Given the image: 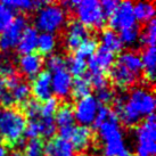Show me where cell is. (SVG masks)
Listing matches in <instances>:
<instances>
[{
	"label": "cell",
	"instance_id": "obj_5",
	"mask_svg": "<svg viewBox=\"0 0 156 156\" xmlns=\"http://www.w3.org/2000/svg\"><path fill=\"white\" fill-rule=\"evenodd\" d=\"M74 12L78 16V21L86 27L101 29L104 27L106 18L100 8V2L97 0H82L76 1Z\"/></svg>",
	"mask_w": 156,
	"mask_h": 156
},
{
	"label": "cell",
	"instance_id": "obj_19",
	"mask_svg": "<svg viewBox=\"0 0 156 156\" xmlns=\"http://www.w3.org/2000/svg\"><path fill=\"white\" fill-rule=\"evenodd\" d=\"M141 64L145 76L147 81L153 83L155 81V66H156V51L155 47H147L143 52Z\"/></svg>",
	"mask_w": 156,
	"mask_h": 156
},
{
	"label": "cell",
	"instance_id": "obj_21",
	"mask_svg": "<svg viewBox=\"0 0 156 156\" xmlns=\"http://www.w3.org/2000/svg\"><path fill=\"white\" fill-rule=\"evenodd\" d=\"M155 5L149 1H139L133 4V14L136 21L144 23L151 22L155 16Z\"/></svg>",
	"mask_w": 156,
	"mask_h": 156
},
{
	"label": "cell",
	"instance_id": "obj_37",
	"mask_svg": "<svg viewBox=\"0 0 156 156\" xmlns=\"http://www.w3.org/2000/svg\"><path fill=\"white\" fill-rule=\"evenodd\" d=\"M40 126H41V136H44V138H52L56 134V124L54 121V117L42 119L40 121Z\"/></svg>",
	"mask_w": 156,
	"mask_h": 156
},
{
	"label": "cell",
	"instance_id": "obj_27",
	"mask_svg": "<svg viewBox=\"0 0 156 156\" xmlns=\"http://www.w3.org/2000/svg\"><path fill=\"white\" fill-rule=\"evenodd\" d=\"M98 48V44H97V40L88 38L87 40H84L82 44L79 46V48L75 50V57H79L81 59L89 58L96 52Z\"/></svg>",
	"mask_w": 156,
	"mask_h": 156
},
{
	"label": "cell",
	"instance_id": "obj_24",
	"mask_svg": "<svg viewBox=\"0 0 156 156\" xmlns=\"http://www.w3.org/2000/svg\"><path fill=\"white\" fill-rule=\"evenodd\" d=\"M90 92L91 84L89 81V76H81V78H76L75 80H73L72 91H71L73 97L78 99H82L84 97L90 96Z\"/></svg>",
	"mask_w": 156,
	"mask_h": 156
},
{
	"label": "cell",
	"instance_id": "obj_29",
	"mask_svg": "<svg viewBox=\"0 0 156 156\" xmlns=\"http://www.w3.org/2000/svg\"><path fill=\"white\" fill-rule=\"evenodd\" d=\"M139 37H140V31H139L138 25L120 31V34H119L122 44H126V46L134 44L139 40Z\"/></svg>",
	"mask_w": 156,
	"mask_h": 156
},
{
	"label": "cell",
	"instance_id": "obj_31",
	"mask_svg": "<svg viewBox=\"0 0 156 156\" xmlns=\"http://www.w3.org/2000/svg\"><path fill=\"white\" fill-rule=\"evenodd\" d=\"M44 143L39 138L30 139L24 146V155L23 156H44Z\"/></svg>",
	"mask_w": 156,
	"mask_h": 156
},
{
	"label": "cell",
	"instance_id": "obj_9",
	"mask_svg": "<svg viewBox=\"0 0 156 156\" xmlns=\"http://www.w3.org/2000/svg\"><path fill=\"white\" fill-rule=\"evenodd\" d=\"M115 62V55L103 47L97 48L96 52L88 58L87 67L91 74H104L113 67Z\"/></svg>",
	"mask_w": 156,
	"mask_h": 156
},
{
	"label": "cell",
	"instance_id": "obj_28",
	"mask_svg": "<svg viewBox=\"0 0 156 156\" xmlns=\"http://www.w3.org/2000/svg\"><path fill=\"white\" fill-rule=\"evenodd\" d=\"M155 39H156V22L155 20H152L151 22L146 23V27H145L144 32L139 37V40L145 46L155 47Z\"/></svg>",
	"mask_w": 156,
	"mask_h": 156
},
{
	"label": "cell",
	"instance_id": "obj_1",
	"mask_svg": "<svg viewBox=\"0 0 156 156\" xmlns=\"http://www.w3.org/2000/svg\"><path fill=\"white\" fill-rule=\"evenodd\" d=\"M155 97L153 92L145 88H134L128 96V100L117 113L119 120L126 126L138 124L141 117L154 114Z\"/></svg>",
	"mask_w": 156,
	"mask_h": 156
},
{
	"label": "cell",
	"instance_id": "obj_43",
	"mask_svg": "<svg viewBox=\"0 0 156 156\" xmlns=\"http://www.w3.org/2000/svg\"><path fill=\"white\" fill-rule=\"evenodd\" d=\"M113 98H114V95H113V91H111L109 89H103V90H99L97 92V97L96 99L98 100V103L100 105H105L113 101Z\"/></svg>",
	"mask_w": 156,
	"mask_h": 156
},
{
	"label": "cell",
	"instance_id": "obj_20",
	"mask_svg": "<svg viewBox=\"0 0 156 156\" xmlns=\"http://www.w3.org/2000/svg\"><path fill=\"white\" fill-rule=\"evenodd\" d=\"M100 47L105 48L109 50L111 52L115 54V52H120L123 49V44H122L121 40L119 38L115 31L111 30V29H106L101 32L100 34Z\"/></svg>",
	"mask_w": 156,
	"mask_h": 156
},
{
	"label": "cell",
	"instance_id": "obj_15",
	"mask_svg": "<svg viewBox=\"0 0 156 156\" xmlns=\"http://www.w3.org/2000/svg\"><path fill=\"white\" fill-rule=\"evenodd\" d=\"M91 139H92V131L89 126H74L69 141L75 151L82 152L84 149H87L88 146L90 145Z\"/></svg>",
	"mask_w": 156,
	"mask_h": 156
},
{
	"label": "cell",
	"instance_id": "obj_40",
	"mask_svg": "<svg viewBox=\"0 0 156 156\" xmlns=\"http://www.w3.org/2000/svg\"><path fill=\"white\" fill-rule=\"evenodd\" d=\"M89 81H90L91 87L98 91L107 89L108 87V80L105 76V74H91L89 76Z\"/></svg>",
	"mask_w": 156,
	"mask_h": 156
},
{
	"label": "cell",
	"instance_id": "obj_32",
	"mask_svg": "<svg viewBox=\"0 0 156 156\" xmlns=\"http://www.w3.org/2000/svg\"><path fill=\"white\" fill-rule=\"evenodd\" d=\"M23 112L30 120H37V117L41 114V105L38 100L27 99L22 104Z\"/></svg>",
	"mask_w": 156,
	"mask_h": 156
},
{
	"label": "cell",
	"instance_id": "obj_2",
	"mask_svg": "<svg viewBox=\"0 0 156 156\" xmlns=\"http://www.w3.org/2000/svg\"><path fill=\"white\" fill-rule=\"evenodd\" d=\"M26 119L13 108H0V138L9 145H18L22 140Z\"/></svg>",
	"mask_w": 156,
	"mask_h": 156
},
{
	"label": "cell",
	"instance_id": "obj_10",
	"mask_svg": "<svg viewBox=\"0 0 156 156\" xmlns=\"http://www.w3.org/2000/svg\"><path fill=\"white\" fill-rule=\"evenodd\" d=\"M31 92L38 101H46L51 98V73L48 71H41L31 84Z\"/></svg>",
	"mask_w": 156,
	"mask_h": 156
},
{
	"label": "cell",
	"instance_id": "obj_14",
	"mask_svg": "<svg viewBox=\"0 0 156 156\" xmlns=\"http://www.w3.org/2000/svg\"><path fill=\"white\" fill-rule=\"evenodd\" d=\"M18 64L21 72L24 75L29 78H35L41 72V69L44 66V59L41 55L32 52L27 55H22L18 61Z\"/></svg>",
	"mask_w": 156,
	"mask_h": 156
},
{
	"label": "cell",
	"instance_id": "obj_11",
	"mask_svg": "<svg viewBox=\"0 0 156 156\" xmlns=\"http://www.w3.org/2000/svg\"><path fill=\"white\" fill-rule=\"evenodd\" d=\"M72 84H73V78L66 69L51 75V91L52 94L56 95V97L59 98L69 97L72 91Z\"/></svg>",
	"mask_w": 156,
	"mask_h": 156
},
{
	"label": "cell",
	"instance_id": "obj_30",
	"mask_svg": "<svg viewBox=\"0 0 156 156\" xmlns=\"http://www.w3.org/2000/svg\"><path fill=\"white\" fill-rule=\"evenodd\" d=\"M15 18V12L8 6L0 1V34L13 23Z\"/></svg>",
	"mask_w": 156,
	"mask_h": 156
},
{
	"label": "cell",
	"instance_id": "obj_41",
	"mask_svg": "<svg viewBox=\"0 0 156 156\" xmlns=\"http://www.w3.org/2000/svg\"><path fill=\"white\" fill-rule=\"evenodd\" d=\"M109 113H111V109L105 106V105H100L98 111H97V114H96L95 121H94V126L96 128H98L99 126H101L104 122L107 121V119L109 116Z\"/></svg>",
	"mask_w": 156,
	"mask_h": 156
},
{
	"label": "cell",
	"instance_id": "obj_8",
	"mask_svg": "<svg viewBox=\"0 0 156 156\" xmlns=\"http://www.w3.org/2000/svg\"><path fill=\"white\" fill-rule=\"evenodd\" d=\"M100 104L95 96H88L82 99H79L73 108L74 120L78 121L81 126H89L94 124L97 111Z\"/></svg>",
	"mask_w": 156,
	"mask_h": 156
},
{
	"label": "cell",
	"instance_id": "obj_23",
	"mask_svg": "<svg viewBox=\"0 0 156 156\" xmlns=\"http://www.w3.org/2000/svg\"><path fill=\"white\" fill-rule=\"evenodd\" d=\"M6 6L15 10H22V12H30L35 8H41L47 2L44 1H38V0H6L2 1Z\"/></svg>",
	"mask_w": 156,
	"mask_h": 156
},
{
	"label": "cell",
	"instance_id": "obj_36",
	"mask_svg": "<svg viewBox=\"0 0 156 156\" xmlns=\"http://www.w3.org/2000/svg\"><path fill=\"white\" fill-rule=\"evenodd\" d=\"M15 104L12 92L5 87L4 79L0 78V105L2 108H10Z\"/></svg>",
	"mask_w": 156,
	"mask_h": 156
},
{
	"label": "cell",
	"instance_id": "obj_45",
	"mask_svg": "<svg viewBox=\"0 0 156 156\" xmlns=\"http://www.w3.org/2000/svg\"><path fill=\"white\" fill-rule=\"evenodd\" d=\"M0 74L2 75V79H7L10 78V76H14V75H17L15 67L10 64H6V65L1 66L0 67Z\"/></svg>",
	"mask_w": 156,
	"mask_h": 156
},
{
	"label": "cell",
	"instance_id": "obj_42",
	"mask_svg": "<svg viewBox=\"0 0 156 156\" xmlns=\"http://www.w3.org/2000/svg\"><path fill=\"white\" fill-rule=\"evenodd\" d=\"M117 2L116 0H104V1H101L100 2V8H101V12L104 14V16H108L111 17L113 15V13L115 12V9H116Z\"/></svg>",
	"mask_w": 156,
	"mask_h": 156
},
{
	"label": "cell",
	"instance_id": "obj_6",
	"mask_svg": "<svg viewBox=\"0 0 156 156\" xmlns=\"http://www.w3.org/2000/svg\"><path fill=\"white\" fill-rule=\"evenodd\" d=\"M109 29L113 31H122L137 25L133 14V4L131 1H121L117 5L115 12L108 20Z\"/></svg>",
	"mask_w": 156,
	"mask_h": 156
},
{
	"label": "cell",
	"instance_id": "obj_34",
	"mask_svg": "<svg viewBox=\"0 0 156 156\" xmlns=\"http://www.w3.org/2000/svg\"><path fill=\"white\" fill-rule=\"evenodd\" d=\"M10 92L13 95L15 103H21V104H23L24 101H26V100L29 99V96L31 94V88L27 83L21 81Z\"/></svg>",
	"mask_w": 156,
	"mask_h": 156
},
{
	"label": "cell",
	"instance_id": "obj_18",
	"mask_svg": "<svg viewBox=\"0 0 156 156\" xmlns=\"http://www.w3.org/2000/svg\"><path fill=\"white\" fill-rule=\"evenodd\" d=\"M117 64L124 66L126 69H129L131 73L139 76L140 72L143 71V64H141V57L138 52L126 51L122 52L117 58Z\"/></svg>",
	"mask_w": 156,
	"mask_h": 156
},
{
	"label": "cell",
	"instance_id": "obj_3",
	"mask_svg": "<svg viewBox=\"0 0 156 156\" xmlns=\"http://www.w3.org/2000/svg\"><path fill=\"white\" fill-rule=\"evenodd\" d=\"M66 18V12L62 6L56 4H47L41 7L35 15V29L42 31V33L54 34L65 25Z\"/></svg>",
	"mask_w": 156,
	"mask_h": 156
},
{
	"label": "cell",
	"instance_id": "obj_7",
	"mask_svg": "<svg viewBox=\"0 0 156 156\" xmlns=\"http://www.w3.org/2000/svg\"><path fill=\"white\" fill-rule=\"evenodd\" d=\"M26 27H27V20L25 16L20 15L14 18L13 23L0 34V50L8 51L10 49L17 47L18 41Z\"/></svg>",
	"mask_w": 156,
	"mask_h": 156
},
{
	"label": "cell",
	"instance_id": "obj_26",
	"mask_svg": "<svg viewBox=\"0 0 156 156\" xmlns=\"http://www.w3.org/2000/svg\"><path fill=\"white\" fill-rule=\"evenodd\" d=\"M66 66H67V72H69L72 78H81L86 74L87 71V62L84 59H81L79 57H69V59H66Z\"/></svg>",
	"mask_w": 156,
	"mask_h": 156
},
{
	"label": "cell",
	"instance_id": "obj_39",
	"mask_svg": "<svg viewBox=\"0 0 156 156\" xmlns=\"http://www.w3.org/2000/svg\"><path fill=\"white\" fill-rule=\"evenodd\" d=\"M24 136L29 139H37L41 134V126H40V121L38 120H31L29 123H26L25 130H24Z\"/></svg>",
	"mask_w": 156,
	"mask_h": 156
},
{
	"label": "cell",
	"instance_id": "obj_22",
	"mask_svg": "<svg viewBox=\"0 0 156 156\" xmlns=\"http://www.w3.org/2000/svg\"><path fill=\"white\" fill-rule=\"evenodd\" d=\"M54 121L59 129L61 128H67V126H74V114L73 107L69 104H64L62 106H58L55 115H54Z\"/></svg>",
	"mask_w": 156,
	"mask_h": 156
},
{
	"label": "cell",
	"instance_id": "obj_16",
	"mask_svg": "<svg viewBox=\"0 0 156 156\" xmlns=\"http://www.w3.org/2000/svg\"><path fill=\"white\" fill-rule=\"evenodd\" d=\"M38 38H39L38 30L35 27H33V26H27L25 30H24V32H23L20 41H18V44H17L18 52L22 54V55L32 54L37 49Z\"/></svg>",
	"mask_w": 156,
	"mask_h": 156
},
{
	"label": "cell",
	"instance_id": "obj_33",
	"mask_svg": "<svg viewBox=\"0 0 156 156\" xmlns=\"http://www.w3.org/2000/svg\"><path fill=\"white\" fill-rule=\"evenodd\" d=\"M46 65L48 67V72L56 73V72L65 69L66 59L59 54H52V55H49V57L47 58V64Z\"/></svg>",
	"mask_w": 156,
	"mask_h": 156
},
{
	"label": "cell",
	"instance_id": "obj_46",
	"mask_svg": "<svg viewBox=\"0 0 156 156\" xmlns=\"http://www.w3.org/2000/svg\"><path fill=\"white\" fill-rule=\"evenodd\" d=\"M0 156H7V148L4 145H0Z\"/></svg>",
	"mask_w": 156,
	"mask_h": 156
},
{
	"label": "cell",
	"instance_id": "obj_17",
	"mask_svg": "<svg viewBox=\"0 0 156 156\" xmlns=\"http://www.w3.org/2000/svg\"><path fill=\"white\" fill-rule=\"evenodd\" d=\"M111 79L117 87L120 88H129L137 81V75L131 73L129 69L120 64H114L111 69Z\"/></svg>",
	"mask_w": 156,
	"mask_h": 156
},
{
	"label": "cell",
	"instance_id": "obj_25",
	"mask_svg": "<svg viewBox=\"0 0 156 156\" xmlns=\"http://www.w3.org/2000/svg\"><path fill=\"white\" fill-rule=\"evenodd\" d=\"M56 47V37L51 33H41L38 38L37 49L39 55H50Z\"/></svg>",
	"mask_w": 156,
	"mask_h": 156
},
{
	"label": "cell",
	"instance_id": "obj_13",
	"mask_svg": "<svg viewBox=\"0 0 156 156\" xmlns=\"http://www.w3.org/2000/svg\"><path fill=\"white\" fill-rule=\"evenodd\" d=\"M44 156H75V149L69 140L55 137L44 146Z\"/></svg>",
	"mask_w": 156,
	"mask_h": 156
},
{
	"label": "cell",
	"instance_id": "obj_4",
	"mask_svg": "<svg viewBox=\"0 0 156 156\" xmlns=\"http://www.w3.org/2000/svg\"><path fill=\"white\" fill-rule=\"evenodd\" d=\"M137 140L134 156H155L156 153V124L155 115L151 114L134 130Z\"/></svg>",
	"mask_w": 156,
	"mask_h": 156
},
{
	"label": "cell",
	"instance_id": "obj_44",
	"mask_svg": "<svg viewBox=\"0 0 156 156\" xmlns=\"http://www.w3.org/2000/svg\"><path fill=\"white\" fill-rule=\"evenodd\" d=\"M113 100H114V107H115V109H114V112L119 113L120 111L122 109V107L124 106V104L126 103V100H128V95H126V94H120V95H117L115 98H113Z\"/></svg>",
	"mask_w": 156,
	"mask_h": 156
},
{
	"label": "cell",
	"instance_id": "obj_47",
	"mask_svg": "<svg viewBox=\"0 0 156 156\" xmlns=\"http://www.w3.org/2000/svg\"><path fill=\"white\" fill-rule=\"evenodd\" d=\"M119 156H134V154L132 152H130V151H123V152L120 154Z\"/></svg>",
	"mask_w": 156,
	"mask_h": 156
},
{
	"label": "cell",
	"instance_id": "obj_35",
	"mask_svg": "<svg viewBox=\"0 0 156 156\" xmlns=\"http://www.w3.org/2000/svg\"><path fill=\"white\" fill-rule=\"evenodd\" d=\"M123 151H126V143L123 140H117L113 143L104 144L103 156H119Z\"/></svg>",
	"mask_w": 156,
	"mask_h": 156
},
{
	"label": "cell",
	"instance_id": "obj_38",
	"mask_svg": "<svg viewBox=\"0 0 156 156\" xmlns=\"http://www.w3.org/2000/svg\"><path fill=\"white\" fill-rule=\"evenodd\" d=\"M57 108H58V99L51 97L48 100H46L44 104L41 106V114L40 115L42 116V119L54 117Z\"/></svg>",
	"mask_w": 156,
	"mask_h": 156
},
{
	"label": "cell",
	"instance_id": "obj_12",
	"mask_svg": "<svg viewBox=\"0 0 156 156\" xmlns=\"http://www.w3.org/2000/svg\"><path fill=\"white\" fill-rule=\"evenodd\" d=\"M88 38H89V31L83 24H81L79 21H73L69 23L66 33V47L69 50L75 51L79 46Z\"/></svg>",
	"mask_w": 156,
	"mask_h": 156
},
{
	"label": "cell",
	"instance_id": "obj_48",
	"mask_svg": "<svg viewBox=\"0 0 156 156\" xmlns=\"http://www.w3.org/2000/svg\"><path fill=\"white\" fill-rule=\"evenodd\" d=\"M10 156H23V155L20 152H18V151H16V152L12 153V154H10Z\"/></svg>",
	"mask_w": 156,
	"mask_h": 156
}]
</instances>
